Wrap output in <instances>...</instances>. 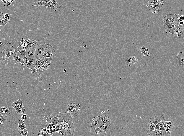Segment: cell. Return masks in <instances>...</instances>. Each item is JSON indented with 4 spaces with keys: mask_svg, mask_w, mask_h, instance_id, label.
<instances>
[{
    "mask_svg": "<svg viewBox=\"0 0 184 136\" xmlns=\"http://www.w3.org/2000/svg\"><path fill=\"white\" fill-rule=\"evenodd\" d=\"M58 118L60 124L61 131L63 136H74L75 128L72 117L68 112L60 113L56 116Z\"/></svg>",
    "mask_w": 184,
    "mask_h": 136,
    "instance_id": "cell-1",
    "label": "cell"
},
{
    "mask_svg": "<svg viewBox=\"0 0 184 136\" xmlns=\"http://www.w3.org/2000/svg\"><path fill=\"white\" fill-rule=\"evenodd\" d=\"M14 47L12 43L7 42L3 44L2 43L0 46V60L3 62L7 61L6 56L10 51H14Z\"/></svg>",
    "mask_w": 184,
    "mask_h": 136,
    "instance_id": "cell-2",
    "label": "cell"
},
{
    "mask_svg": "<svg viewBox=\"0 0 184 136\" xmlns=\"http://www.w3.org/2000/svg\"><path fill=\"white\" fill-rule=\"evenodd\" d=\"M165 114H163L161 116L158 117L155 115V117L153 118H150L149 120L150 122L147 124L148 129L146 130L147 135H149L152 131L154 130L155 127L158 123L163 122L165 119L164 118Z\"/></svg>",
    "mask_w": 184,
    "mask_h": 136,
    "instance_id": "cell-3",
    "label": "cell"
},
{
    "mask_svg": "<svg viewBox=\"0 0 184 136\" xmlns=\"http://www.w3.org/2000/svg\"><path fill=\"white\" fill-rule=\"evenodd\" d=\"M79 104L75 103H71L66 107L67 111L68 112L71 117L75 118L77 115L80 108Z\"/></svg>",
    "mask_w": 184,
    "mask_h": 136,
    "instance_id": "cell-4",
    "label": "cell"
},
{
    "mask_svg": "<svg viewBox=\"0 0 184 136\" xmlns=\"http://www.w3.org/2000/svg\"><path fill=\"white\" fill-rule=\"evenodd\" d=\"M46 127L47 130L60 129L61 126L58 118L56 116L50 119L46 123Z\"/></svg>",
    "mask_w": 184,
    "mask_h": 136,
    "instance_id": "cell-5",
    "label": "cell"
},
{
    "mask_svg": "<svg viewBox=\"0 0 184 136\" xmlns=\"http://www.w3.org/2000/svg\"><path fill=\"white\" fill-rule=\"evenodd\" d=\"M47 47L45 52L43 53L44 57L53 59L55 58L56 54L55 50L52 45L50 43H47Z\"/></svg>",
    "mask_w": 184,
    "mask_h": 136,
    "instance_id": "cell-6",
    "label": "cell"
},
{
    "mask_svg": "<svg viewBox=\"0 0 184 136\" xmlns=\"http://www.w3.org/2000/svg\"><path fill=\"white\" fill-rule=\"evenodd\" d=\"M25 38H23L20 41L19 45L18 47L14 50V53H16L17 51H19L22 56L23 60H28L25 56V52L26 48L25 45Z\"/></svg>",
    "mask_w": 184,
    "mask_h": 136,
    "instance_id": "cell-7",
    "label": "cell"
},
{
    "mask_svg": "<svg viewBox=\"0 0 184 136\" xmlns=\"http://www.w3.org/2000/svg\"><path fill=\"white\" fill-rule=\"evenodd\" d=\"M162 20L163 23H170L179 21L176 14H167L163 18Z\"/></svg>",
    "mask_w": 184,
    "mask_h": 136,
    "instance_id": "cell-8",
    "label": "cell"
},
{
    "mask_svg": "<svg viewBox=\"0 0 184 136\" xmlns=\"http://www.w3.org/2000/svg\"><path fill=\"white\" fill-rule=\"evenodd\" d=\"M90 131L92 136H104L107 133L101 130L97 125L94 127H91Z\"/></svg>",
    "mask_w": 184,
    "mask_h": 136,
    "instance_id": "cell-9",
    "label": "cell"
},
{
    "mask_svg": "<svg viewBox=\"0 0 184 136\" xmlns=\"http://www.w3.org/2000/svg\"><path fill=\"white\" fill-rule=\"evenodd\" d=\"M179 21L170 23H164L163 24L165 30L167 32L174 31L178 28Z\"/></svg>",
    "mask_w": 184,
    "mask_h": 136,
    "instance_id": "cell-10",
    "label": "cell"
},
{
    "mask_svg": "<svg viewBox=\"0 0 184 136\" xmlns=\"http://www.w3.org/2000/svg\"><path fill=\"white\" fill-rule=\"evenodd\" d=\"M36 48H28L26 50L25 56L28 60H33L35 58Z\"/></svg>",
    "mask_w": 184,
    "mask_h": 136,
    "instance_id": "cell-11",
    "label": "cell"
},
{
    "mask_svg": "<svg viewBox=\"0 0 184 136\" xmlns=\"http://www.w3.org/2000/svg\"><path fill=\"white\" fill-rule=\"evenodd\" d=\"M34 61L33 60L31 61L23 60L22 64L23 66H27L28 68L31 69L32 74L36 72V70L33 66Z\"/></svg>",
    "mask_w": 184,
    "mask_h": 136,
    "instance_id": "cell-12",
    "label": "cell"
},
{
    "mask_svg": "<svg viewBox=\"0 0 184 136\" xmlns=\"http://www.w3.org/2000/svg\"><path fill=\"white\" fill-rule=\"evenodd\" d=\"M171 133L167 132L165 131L154 130L150 133L149 136H171Z\"/></svg>",
    "mask_w": 184,
    "mask_h": 136,
    "instance_id": "cell-13",
    "label": "cell"
},
{
    "mask_svg": "<svg viewBox=\"0 0 184 136\" xmlns=\"http://www.w3.org/2000/svg\"><path fill=\"white\" fill-rule=\"evenodd\" d=\"M125 61L127 65L132 66L138 62V60L135 56H131L127 58Z\"/></svg>",
    "mask_w": 184,
    "mask_h": 136,
    "instance_id": "cell-14",
    "label": "cell"
},
{
    "mask_svg": "<svg viewBox=\"0 0 184 136\" xmlns=\"http://www.w3.org/2000/svg\"><path fill=\"white\" fill-rule=\"evenodd\" d=\"M35 1L34 3L32 5V6H42L50 8L53 9L55 11H56L57 10V9L55 8L52 5L47 3V2L38 1L36 0Z\"/></svg>",
    "mask_w": 184,
    "mask_h": 136,
    "instance_id": "cell-15",
    "label": "cell"
},
{
    "mask_svg": "<svg viewBox=\"0 0 184 136\" xmlns=\"http://www.w3.org/2000/svg\"><path fill=\"white\" fill-rule=\"evenodd\" d=\"M169 32L170 34H172L178 38H184V29L180 28H178L173 32Z\"/></svg>",
    "mask_w": 184,
    "mask_h": 136,
    "instance_id": "cell-16",
    "label": "cell"
},
{
    "mask_svg": "<svg viewBox=\"0 0 184 136\" xmlns=\"http://www.w3.org/2000/svg\"><path fill=\"white\" fill-rule=\"evenodd\" d=\"M47 47V44L46 43L45 45H42L39 44L38 47L36 49L35 56L38 55L43 54L45 52L46 48Z\"/></svg>",
    "mask_w": 184,
    "mask_h": 136,
    "instance_id": "cell-17",
    "label": "cell"
},
{
    "mask_svg": "<svg viewBox=\"0 0 184 136\" xmlns=\"http://www.w3.org/2000/svg\"><path fill=\"white\" fill-rule=\"evenodd\" d=\"M154 0H150L147 5L148 9L150 11L152 12L153 14L158 12L154 3Z\"/></svg>",
    "mask_w": 184,
    "mask_h": 136,
    "instance_id": "cell-18",
    "label": "cell"
},
{
    "mask_svg": "<svg viewBox=\"0 0 184 136\" xmlns=\"http://www.w3.org/2000/svg\"><path fill=\"white\" fill-rule=\"evenodd\" d=\"M39 45V44L35 40L33 39H28L27 42L26 48H37Z\"/></svg>",
    "mask_w": 184,
    "mask_h": 136,
    "instance_id": "cell-19",
    "label": "cell"
},
{
    "mask_svg": "<svg viewBox=\"0 0 184 136\" xmlns=\"http://www.w3.org/2000/svg\"><path fill=\"white\" fill-rule=\"evenodd\" d=\"M100 117L102 123H111L108 114L105 111H103L100 115Z\"/></svg>",
    "mask_w": 184,
    "mask_h": 136,
    "instance_id": "cell-20",
    "label": "cell"
},
{
    "mask_svg": "<svg viewBox=\"0 0 184 136\" xmlns=\"http://www.w3.org/2000/svg\"><path fill=\"white\" fill-rule=\"evenodd\" d=\"M10 110L9 108L6 106L2 107L0 108V114L6 117L11 114Z\"/></svg>",
    "mask_w": 184,
    "mask_h": 136,
    "instance_id": "cell-21",
    "label": "cell"
},
{
    "mask_svg": "<svg viewBox=\"0 0 184 136\" xmlns=\"http://www.w3.org/2000/svg\"><path fill=\"white\" fill-rule=\"evenodd\" d=\"M111 125V123H101L98 124L97 125L103 131L107 133L110 130Z\"/></svg>",
    "mask_w": 184,
    "mask_h": 136,
    "instance_id": "cell-22",
    "label": "cell"
},
{
    "mask_svg": "<svg viewBox=\"0 0 184 136\" xmlns=\"http://www.w3.org/2000/svg\"><path fill=\"white\" fill-rule=\"evenodd\" d=\"M36 1H38L47 2V3L52 5L57 9L61 8V5L57 3L55 0H38Z\"/></svg>",
    "mask_w": 184,
    "mask_h": 136,
    "instance_id": "cell-23",
    "label": "cell"
},
{
    "mask_svg": "<svg viewBox=\"0 0 184 136\" xmlns=\"http://www.w3.org/2000/svg\"><path fill=\"white\" fill-rule=\"evenodd\" d=\"M184 53L182 52H180L179 54H178L177 58L179 60V66L180 67H184Z\"/></svg>",
    "mask_w": 184,
    "mask_h": 136,
    "instance_id": "cell-24",
    "label": "cell"
},
{
    "mask_svg": "<svg viewBox=\"0 0 184 136\" xmlns=\"http://www.w3.org/2000/svg\"><path fill=\"white\" fill-rule=\"evenodd\" d=\"M93 121L91 124V127H95L98 124H99L102 123L101 120L100 118V115L96 117H94L93 118Z\"/></svg>",
    "mask_w": 184,
    "mask_h": 136,
    "instance_id": "cell-25",
    "label": "cell"
},
{
    "mask_svg": "<svg viewBox=\"0 0 184 136\" xmlns=\"http://www.w3.org/2000/svg\"><path fill=\"white\" fill-rule=\"evenodd\" d=\"M154 3L157 11L159 12L164 3L163 0H154Z\"/></svg>",
    "mask_w": 184,
    "mask_h": 136,
    "instance_id": "cell-26",
    "label": "cell"
},
{
    "mask_svg": "<svg viewBox=\"0 0 184 136\" xmlns=\"http://www.w3.org/2000/svg\"><path fill=\"white\" fill-rule=\"evenodd\" d=\"M9 21L10 20H6L5 18L3 13H0V26L6 25Z\"/></svg>",
    "mask_w": 184,
    "mask_h": 136,
    "instance_id": "cell-27",
    "label": "cell"
},
{
    "mask_svg": "<svg viewBox=\"0 0 184 136\" xmlns=\"http://www.w3.org/2000/svg\"><path fill=\"white\" fill-rule=\"evenodd\" d=\"M36 61L42 64L45 63L46 58L44 57L43 54L38 55L36 56Z\"/></svg>",
    "mask_w": 184,
    "mask_h": 136,
    "instance_id": "cell-28",
    "label": "cell"
},
{
    "mask_svg": "<svg viewBox=\"0 0 184 136\" xmlns=\"http://www.w3.org/2000/svg\"><path fill=\"white\" fill-rule=\"evenodd\" d=\"M17 129L19 131H22L25 129H28V128L24 123V120H19L17 127Z\"/></svg>",
    "mask_w": 184,
    "mask_h": 136,
    "instance_id": "cell-29",
    "label": "cell"
},
{
    "mask_svg": "<svg viewBox=\"0 0 184 136\" xmlns=\"http://www.w3.org/2000/svg\"><path fill=\"white\" fill-rule=\"evenodd\" d=\"M140 51L142 56H147V57H149L150 56V54L148 52L149 51V50L145 46H142L141 48Z\"/></svg>",
    "mask_w": 184,
    "mask_h": 136,
    "instance_id": "cell-30",
    "label": "cell"
},
{
    "mask_svg": "<svg viewBox=\"0 0 184 136\" xmlns=\"http://www.w3.org/2000/svg\"><path fill=\"white\" fill-rule=\"evenodd\" d=\"M23 104L22 100L21 99H18L17 100L12 103L11 104V106L15 109H16L17 108L21 105Z\"/></svg>",
    "mask_w": 184,
    "mask_h": 136,
    "instance_id": "cell-31",
    "label": "cell"
},
{
    "mask_svg": "<svg viewBox=\"0 0 184 136\" xmlns=\"http://www.w3.org/2000/svg\"><path fill=\"white\" fill-rule=\"evenodd\" d=\"M23 104V103L21 105L16 109H15L17 113L19 114H23L24 113L25 109Z\"/></svg>",
    "mask_w": 184,
    "mask_h": 136,
    "instance_id": "cell-32",
    "label": "cell"
},
{
    "mask_svg": "<svg viewBox=\"0 0 184 136\" xmlns=\"http://www.w3.org/2000/svg\"><path fill=\"white\" fill-rule=\"evenodd\" d=\"M33 66L35 69L37 70V73L38 75H40L41 74L43 73V71L42 69H41L40 67L39 66L38 63L37 61H36L35 63L33 64Z\"/></svg>",
    "mask_w": 184,
    "mask_h": 136,
    "instance_id": "cell-33",
    "label": "cell"
},
{
    "mask_svg": "<svg viewBox=\"0 0 184 136\" xmlns=\"http://www.w3.org/2000/svg\"><path fill=\"white\" fill-rule=\"evenodd\" d=\"M52 61V59L46 58L45 62L44 63L45 65V70H47L49 67L51 65Z\"/></svg>",
    "mask_w": 184,
    "mask_h": 136,
    "instance_id": "cell-34",
    "label": "cell"
},
{
    "mask_svg": "<svg viewBox=\"0 0 184 136\" xmlns=\"http://www.w3.org/2000/svg\"><path fill=\"white\" fill-rule=\"evenodd\" d=\"M13 58L15 62L22 64L23 62V60L20 57L17 56L16 53H15L13 56Z\"/></svg>",
    "mask_w": 184,
    "mask_h": 136,
    "instance_id": "cell-35",
    "label": "cell"
},
{
    "mask_svg": "<svg viewBox=\"0 0 184 136\" xmlns=\"http://www.w3.org/2000/svg\"><path fill=\"white\" fill-rule=\"evenodd\" d=\"M39 132V135H42L43 136H50L51 135L47 132L46 128H41Z\"/></svg>",
    "mask_w": 184,
    "mask_h": 136,
    "instance_id": "cell-36",
    "label": "cell"
},
{
    "mask_svg": "<svg viewBox=\"0 0 184 136\" xmlns=\"http://www.w3.org/2000/svg\"><path fill=\"white\" fill-rule=\"evenodd\" d=\"M167 124L168 128L171 130L172 132L173 131L174 128V125L173 121L165 122Z\"/></svg>",
    "mask_w": 184,
    "mask_h": 136,
    "instance_id": "cell-37",
    "label": "cell"
},
{
    "mask_svg": "<svg viewBox=\"0 0 184 136\" xmlns=\"http://www.w3.org/2000/svg\"><path fill=\"white\" fill-rule=\"evenodd\" d=\"M61 129H52L49 130H47V132L49 133V134H52L53 133H60L62 135V134L61 133Z\"/></svg>",
    "mask_w": 184,
    "mask_h": 136,
    "instance_id": "cell-38",
    "label": "cell"
},
{
    "mask_svg": "<svg viewBox=\"0 0 184 136\" xmlns=\"http://www.w3.org/2000/svg\"><path fill=\"white\" fill-rule=\"evenodd\" d=\"M7 118L0 114V124H3L6 122Z\"/></svg>",
    "mask_w": 184,
    "mask_h": 136,
    "instance_id": "cell-39",
    "label": "cell"
},
{
    "mask_svg": "<svg viewBox=\"0 0 184 136\" xmlns=\"http://www.w3.org/2000/svg\"><path fill=\"white\" fill-rule=\"evenodd\" d=\"M19 132L23 136H28V129H25L22 131H19Z\"/></svg>",
    "mask_w": 184,
    "mask_h": 136,
    "instance_id": "cell-40",
    "label": "cell"
},
{
    "mask_svg": "<svg viewBox=\"0 0 184 136\" xmlns=\"http://www.w3.org/2000/svg\"><path fill=\"white\" fill-rule=\"evenodd\" d=\"M178 28H180L184 29V21H179Z\"/></svg>",
    "mask_w": 184,
    "mask_h": 136,
    "instance_id": "cell-41",
    "label": "cell"
},
{
    "mask_svg": "<svg viewBox=\"0 0 184 136\" xmlns=\"http://www.w3.org/2000/svg\"><path fill=\"white\" fill-rule=\"evenodd\" d=\"M14 1L13 0H8L6 3V6L7 7H9Z\"/></svg>",
    "mask_w": 184,
    "mask_h": 136,
    "instance_id": "cell-42",
    "label": "cell"
},
{
    "mask_svg": "<svg viewBox=\"0 0 184 136\" xmlns=\"http://www.w3.org/2000/svg\"><path fill=\"white\" fill-rule=\"evenodd\" d=\"M38 63V64L39 65V66L42 69V70L43 71L44 70H45L44 69V66H45V65L44 64L42 63V64H41L39 63Z\"/></svg>",
    "mask_w": 184,
    "mask_h": 136,
    "instance_id": "cell-43",
    "label": "cell"
},
{
    "mask_svg": "<svg viewBox=\"0 0 184 136\" xmlns=\"http://www.w3.org/2000/svg\"><path fill=\"white\" fill-rule=\"evenodd\" d=\"M154 130L162 131H165L163 126H162L159 127L155 128Z\"/></svg>",
    "mask_w": 184,
    "mask_h": 136,
    "instance_id": "cell-44",
    "label": "cell"
},
{
    "mask_svg": "<svg viewBox=\"0 0 184 136\" xmlns=\"http://www.w3.org/2000/svg\"><path fill=\"white\" fill-rule=\"evenodd\" d=\"M163 122H160L158 123L155 128H156L163 126Z\"/></svg>",
    "mask_w": 184,
    "mask_h": 136,
    "instance_id": "cell-45",
    "label": "cell"
},
{
    "mask_svg": "<svg viewBox=\"0 0 184 136\" xmlns=\"http://www.w3.org/2000/svg\"><path fill=\"white\" fill-rule=\"evenodd\" d=\"M28 116L27 115L25 114H23L21 117V120H24L26 119Z\"/></svg>",
    "mask_w": 184,
    "mask_h": 136,
    "instance_id": "cell-46",
    "label": "cell"
},
{
    "mask_svg": "<svg viewBox=\"0 0 184 136\" xmlns=\"http://www.w3.org/2000/svg\"><path fill=\"white\" fill-rule=\"evenodd\" d=\"M5 18L6 20H10V17L9 14L7 13L4 14Z\"/></svg>",
    "mask_w": 184,
    "mask_h": 136,
    "instance_id": "cell-47",
    "label": "cell"
},
{
    "mask_svg": "<svg viewBox=\"0 0 184 136\" xmlns=\"http://www.w3.org/2000/svg\"><path fill=\"white\" fill-rule=\"evenodd\" d=\"M163 126H164V129L165 130H166L167 129H169L168 128V125L166 124V122H163Z\"/></svg>",
    "mask_w": 184,
    "mask_h": 136,
    "instance_id": "cell-48",
    "label": "cell"
},
{
    "mask_svg": "<svg viewBox=\"0 0 184 136\" xmlns=\"http://www.w3.org/2000/svg\"><path fill=\"white\" fill-rule=\"evenodd\" d=\"M178 19L179 21H184V17L183 16H181L179 17H178Z\"/></svg>",
    "mask_w": 184,
    "mask_h": 136,
    "instance_id": "cell-49",
    "label": "cell"
},
{
    "mask_svg": "<svg viewBox=\"0 0 184 136\" xmlns=\"http://www.w3.org/2000/svg\"><path fill=\"white\" fill-rule=\"evenodd\" d=\"M8 1V0H2V1L3 2L4 4H5L6 2Z\"/></svg>",
    "mask_w": 184,
    "mask_h": 136,
    "instance_id": "cell-50",
    "label": "cell"
},
{
    "mask_svg": "<svg viewBox=\"0 0 184 136\" xmlns=\"http://www.w3.org/2000/svg\"><path fill=\"white\" fill-rule=\"evenodd\" d=\"M84 47L85 48H86L87 47V46L86 45H85L84 46Z\"/></svg>",
    "mask_w": 184,
    "mask_h": 136,
    "instance_id": "cell-51",
    "label": "cell"
},
{
    "mask_svg": "<svg viewBox=\"0 0 184 136\" xmlns=\"http://www.w3.org/2000/svg\"><path fill=\"white\" fill-rule=\"evenodd\" d=\"M2 44V42H0V46H1Z\"/></svg>",
    "mask_w": 184,
    "mask_h": 136,
    "instance_id": "cell-52",
    "label": "cell"
},
{
    "mask_svg": "<svg viewBox=\"0 0 184 136\" xmlns=\"http://www.w3.org/2000/svg\"><path fill=\"white\" fill-rule=\"evenodd\" d=\"M38 136H43L42 135H39Z\"/></svg>",
    "mask_w": 184,
    "mask_h": 136,
    "instance_id": "cell-53",
    "label": "cell"
},
{
    "mask_svg": "<svg viewBox=\"0 0 184 136\" xmlns=\"http://www.w3.org/2000/svg\"><path fill=\"white\" fill-rule=\"evenodd\" d=\"M1 42V41L0 40V42Z\"/></svg>",
    "mask_w": 184,
    "mask_h": 136,
    "instance_id": "cell-54",
    "label": "cell"
}]
</instances>
